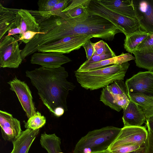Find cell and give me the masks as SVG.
<instances>
[{
	"label": "cell",
	"mask_w": 153,
	"mask_h": 153,
	"mask_svg": "<svg viewBox=\"0 0 153 153\" xmlns=\"http://www.w3.org/2000/svg\"><path fill=\"white\" fill-rule=\"evenodd\" d=\"M26 76L30 79L33 86L43 104L54 114L58 108L68 111L67 98L70 91L75 87L66 78L68 73L64 67L47 68L41 67L25 72Z\"/></svg>",
	"instance_id": "6da1fadb"
},
{
	"label": "cell",
	"mask_w": 153,
	"mask_h": 153,
	"mask_svg": "<svg viewBox=\"0 0 153 153\" xmlns=\"http://www.w3.org/2000/svg\"><path fill=\"white\" fill-rule=\"evenodd\" d=\"M129 65L128 62L95 70H76L74 73L82 87L94 90L105 88L116 81L123 80Z\"/></svg>",
	"instance_id": "7a4b0ae2"
},
{
	"label": "cell",
	"mask_w": 153,
	"mask_h": 153,
	"mask_svg": "<svg viewBox=\"0 0 153 153\" xmlns=\"http://www.w3.org/2000/svg\"><path fill=\"white\" fill-rule=\"evenodd\" d=\"M121 128L107 126L89 131L76 144L74 153H90L106 150L116 138Z\"/></svg>",
	"instance_id": "3957f363"
},
{
	"label": "cell",
	"mask_w": 153,
	"mask_h": 153,
	"mask_svg": "<svg viewBox=\"0 0 153 153\" xmlns=\"http://www.w3.org/2000/svg\"><path fill=\"white\" fill-rule=\"evenodd\" d=\"M88 12L105 18L116 26L126 36L142 30L136 18L120 14L105 7L97 0H91L87 8Z\"/></svg>",
	"instance_id": "277c9868"
},
{
	"label": "cell",
	"mask_w": 153,
	"mask_h": 153,
	"mask_svg": "<svg viewBox=\"0 0 153 153\" xmlns=\"http://www.w3.org/2000/svg\"><path fill=\"white\" fill-rule=\"evenodd\" d=\"M22 60L16 39L12 36H6L0 40V68H17Z\"/></svg>",
	"instance_id": "5b68a950"
},
{
	"label": "cell",
	"mask_w": 153,
	"mask_h": 153,
	"mask_svg": "<svg viewBox=\"0 0 153 153\" xmlns=\"http://www.w3.org/2000/svg\"><path fill=\"white\" fill-rule=\"evenodd\" d=\"M148 136V131L144 126L123 127L108 149L110 152L124 145H144Z\"/></svg>",
	"instance_id": "8992f818"
},
{
	"label": "cell",
	"mask_w": 153,
	"mask_h": 153,
	"mask_svg": "<svg viewBox=\"0 0 153 153\" xmlns=\"http://www.w3.org/2000/svg\"><path fill=\"white\" fill-rule=\"evenodd\" d=\"M93 38L88 35H74L65 37L56 41L44 45L37 50L39 52H55L68 53L78 50Z\"/></svg>",
	"instance_id": "52a82bcc"
},
{
	"label": "cell",
	"mask_w": 153,
	"mask_h": 153,
	"mask_svg": "<svg viewBox=\"0 0 153 153\" xmlns=\"http://www.w3.org/2000/svg\"><path fill=\"white\" fill-rule=\"evenodd\" d=\"M7 83L10 86V90L16 94L26 115L29 118L36 112L29 87L25 82L19 79L16 76Z\"/></svg>",
	"instance_id": "ba28073f"
},
{
	"label": "cell",
	"mask_w": 153,
	"mask_h": 153,
	"mask_svg": "<svg viewBox=\"0 0 153 153\" xmlns=\"http://www.w3.org/2000/svg\"><path fill=\"white\" fill-rule=\"evenodd\" d=\"M125 84L127 94L142 93L153 96V71L140 72L127 79Z\"/></svg>",
	"instance_id": "9c48e42d"
},
{
	"label": "cell",
	"mask_w": 153,
	"mask_h": 153,
	"mask_svg": "<svg viewBox=\"0 0 153 153\" xmlns=\"http://www.w3.org/2000/svg\"><path fill=\"white\" fill-rule=\"evenodd\" d=\"M132 3L141 30L153 33V0H132Z\"/></svg>",
	"instance_id": "30bf717a"
},
{
	"label": "cell",
	"mask_w": 153,
	"mask_h": 153,
	"mask_svg": "<svg viewBox=\"0 0 153 153\" xmlns=\"http://www.w3.org/2000/svg\"><path fill=\"white\" fill-rule=\"evenodd\" d=\"M71 60L63 54L55 52L35 53L31 57V63L47 68H56L70 62Z\"/></svg>",
	"instance_id": "8fae6325"
},
{
	"label": "cell",
	"mask_w": 153,
	"mask_h": 153,
	"mask_svg": "<svg viewBox=\"0 0 153 153\" xmlns=\"http://www.w3.org/2000/svg\"><path fill=\"white\" fill-rule=\"evenodd\" d=\"M0 125L2 137L6 141L13 142L22 132L20 121L11 114L1 110L0 111Z\"/></svg>",
	"instance_id": "7c38bea8"
},
{
	"label": "cell",
	"mask_w": 153,
	"mask_h": 153,
	"mask_svg": "<svg viewBox=\"0 0 153 153\" xmlns=\"http://www.w3.org/2000/svg\"><path fill=\"white\" fill-rule=\"evenodd\" d=\"M123 111V127L140 126L146 120V116L141 107L131 100Z\"/></svg>",
	"instance_id": "4fadbf2b"
},
{
	"label": "cell",
	"mask_w": 153,
	"mask_h": 153,
	"mask_svg": "<svg viewBox=\"0 0 153 153\" xmlns=\"http://www.w3.org/2000/svg\"><path fill=\"white\" fill-rule=\"evenodd\" d=\"M39 129L27 128L12 142L13 149L10 153H28L32 143L38 134Z\"/></svg>",
	"instance_id": "5bb4252c"
},
{
	"label": "cell",
	"mask_w": 153,
	"mask_h": 153,
	"mask_svg": "<svg viewBox=\"0 0 153 153\" xmlns=\"http://www.w3.org/2000/svg\"><path fill=\"white\" fill-rule=\"evenodd\" d=\"M19 9L4 7L0 4V39L9 30L16 27V14Z\"/></svg>",
	"instance_id": "9a60e30c"
},
{
	"label": "cell",
	"mask_w": 153,
	"mask_h": 153,
	"mask_svg": "<svg viewBox=\"0 0 153 153\" xmlns=\"http://www.w3.org/2000/svg\"><path fill=\"white\" fill-rule=\"evenodd\" d=\"M100 3L120 14L132 18H136L132 0H97Z\"/></svg>",
	"instance_id": "2e32d148"
},
{
	"label": "cell",
	"mask_w": 153,
	"mask_h": 153,
	"mask_svg": "<svg viewBox=\"0 0 153 153\" xmlns=\"http://www.w3.org/2000/svg\"><path fill=\"white\" fill-rule=\"evenodd\" d=\"M16 27H19L23 34L27 31L39 32V25L35 17L28 11L19 9L16 19Z\"/></svg>",
	"instance_id": "e0dca14e"
},
{
	"label": "cell",
	"mask_w": 153,
	"mask_h": 153,
	"mask_svg": "<svg viewBox=\"0 0 153 153\" xmlns=\"http://www.w3.org/2000/svg\"><path fill=\"white\" fill-rule=\"evenodd\" d=\"M135 59V57L133 56L130 53H122L119 56L100 62L86 65H81L76 70L83 71L95 70L114 64H121Z\"/></svg>",
	"instance_id": "ac0fdd59"
},
{
	"label": "cell",
	"mask_w": 153,
	"mask_h": 153,
	"mask_svg": "<svg viewBox=\"0 0 153 153\" xmlns=\"http://www.w3.org/2000/svg\"><path fill=\"white\" fill-rule=\"evenodd\" d=\"M71 1L62 0L61 1L56 4L49 11L47 12L27 10L35 17L36 22L39 25L43 21L52 16L57 15L63 17H68L65 13L62 12L68 7V4Z\"/></svg>",
	"instance_id": "d6986e66"
},
{
	"label": "cell",
	"mask_w": 153,
	"mask_h": 153,
	"mask_svg": "<svg viewBox=\"0 0 153 153\" xmlns=\"http://www.w3.org/2000/svg\"><path fill=\"white\" fill-rule=\"evenodd\" d=\"M40 143L48 153H59L61 152V139L55 134H48L44 132L41 135Z\"/></svg>",
	"instance_id": "ffe728a7"
},
{
	"label": "cell",
	"mask_w": 153,
	"mask_h": 153,
	"mask_svg": "<svg viewBox=\"0 0 153 153\" xmlns=\"http://www.w3.org/2000/svg\"><path fill=\"white\" fill-rule=\"evenodd\" d=\"M149 34V33L141 30L126 36L124 44V48L128 52L132 53L138 46Z\"/></svg>",
	"instance_id": "44dd1931"
},
{
	"label": "cell",
	"mask_w": 153,
	"mask_h": 153,
	"mask_svg": "<svg viewBox=\"0 0 153 153\" xmlns=\"http://www.w3.org/2000/svg\"><path fill=\"white\" fill-rule=\"evenodd\" d=\"M124 95H114L109 92L105 87L103 88L101 91L100 100L112 109L119 112L122 109L120 105Z\"/></svg>",
	"instance_id": "7402d4cb"
},
{
	"label": "cell",
	"mask_w": 153,
	"mask_h": 153,
	"mask_svg": "<svg viewBox=\"0 0 153 153\" xmlns=\"http://www.w3.org/2000/svg\"><path fill=\"white\" fill-rule=\"evenodd\" d=\"M132 53L135 56V62L137 67L153 71V53L144 54L136 51Z\"/></svg>",
	"instance_id": "603a6c76"
},
{
	"label": "cell",
	"mask_w": 153,
	"mask_h": 153,
	"mask_svg": "<svg viewBox=\"0 0 153 153\" xmlns=\"http://www.w3.org/2000/svg\"><path fill=\"white\" fill-rule=\"evenodd\" d=\"M130 100L142 108L150 106L153 102V96L140 93L127 94Z\"/></svg>",
	"instance_id": "cb8c5ba5"
},
{
	"label": "cell",
	"mask_w": 153,
	"mask_h": 153,
	"mask_svg": "<svg viewBox=\"0 0 153 153\" xmlns=\"http://www.w3.org/2000/svg\"><path fill=\"white\" fill-rule=\"evenodd\" d=\"M46 122L45 117L38 111L29 118L27 122H25L24 126L26 128L35 130L42 127Z\"/></svg>",
	"instance_id": "d4e9b609"
},
{
	"label": "cell",
	"mask_w": 153,
	"mask_h": 153,
	"mask_svg": "<svg viewBox=\"0 0 153 153\" xmlns=\"http://www.w3.org/2000/svg\"><path fill=\"white\" fill-rule=\"evenodd\" d=\"M149 33L134 51L144 54L153 53V33Z\"/></svg>",
	"instance_id": "484cf974"
},
{
	"label": "cell",
	"mask_w": 153,
	"mask_h": 153,
	"mask_svg": "<svg viewBox=\"0 0 153 153\" xmlns=\"http://www.w3.org/2000/svg\"><path fill=\"white\" fill-rule=\"evenodd\" d=\"M106 88L114 95L127 94L126 86L123 80L116 81Z\"/></svg>",
	"instance_id": "4316f807"
},
{
	"label": "cell",
	"mask_w": 153,
	"mask_h": 153,
	"mask_svg": "<svg viewBox=\"0 0 153 153\" xmlns=\"http://www.w3.org/2000/svg\"><path fill=\"white\" fill-rule=\"evenodd\" d=\"M116 56L114 52L111 49L106 53L100 55L93 56L89 60H87L82 65H86L110 59Z\"/></svg>",
	"instance_id": "83f0119b"
},
{
	"label": "cell",
	"mask_w": 153,
	"mask_h": 153,
	"mask_svg": "<svg viewBox=\"0 0 153 153\" xmlns=\"http://www.w3.org/2000/svg\"><path fill=\"white\" fill-rule=\"evenodd\" d=\"M62 0H40L37 2L38 11L42 12L49 11L56 4Z\"/></svg>",
	"instance_id": "f1b7e54d"
},
{
	"label": "cell",
	"mask_w": 153,
	"mask_h": 153,
	"mask_svg": "<svg viewBox=\"0 0 153 153\" xmlns=\"http://www.w3.org/2000/svg\"><path fill=\"white\" fill-rule=\"evenodd\" d=\"M89 5H82L74 7L65 13L69 17L74 18L77 17L87 11V8Z\"/></svg>",
	"instance_id": "f546056e"
},
{
	"label": "cell",
	"mask_w": 153,
	"mask_h": 153,
	"mask_svg": "<svg viewBox=\"0 0 153 153\" xmlns=\"http://www.w3.org/2000/svg\"><path fill=\"white\" fill-rule=\"evenodd\" d=\"M94 55L103 54L111 49L107 43L102 40L94 43Z\"/></svg>",
	"instance_id": "4dcf8cb0"
},
{
	"label": "cell",
	"mask_w": 153,
	"mask_h": 153,
	"mask_svg": "<svg viewBox=\"0 0 153 153\" xmlns=\"http://www.w3.org/2000/svg\"><path fill=\"white\" fill-rule=\"evenodd\" d=\"M143 146L137 145H124L115 149L111 152V153H128L137 150Z\"/></svg>",
	"instance_id": "1f68e13d"
},
{
	"label": "cell",
	"mask_w": 153,
	"mask_h": 153,
	"mask_svg": "<svg viewBox=\"0 0 153 153\" xmlns=\"http://www.w3.org/2000/svg\"><path fill=\"white\" fill-rule=\"evenodd\" d=\"M43 32H35L31 31H27L23 33L21 36H19L17 40L18 42L21 41L25 44H27L30 42L38 33H43Z\"/></svg>",
	"instance_id": "d6a6232c"
},
{
	"label": "cell",
	"mask_w": 153,
	"mask_h": 153,
	"mask_svg": "<svg viewBox=\"0 0 153 153\" xmlns=\"http://www.w3.org/2000/svg\"><path fill=\"white\" fill-rule=\"evenodd\" d=\"M148 136L144 144V153H153V132L147 127Z\"/></svg>",
	"instance_id": "836d02e7"
},
{
	"label": "cell",
	"mask_w": 153,
	"mask_h": 153,
	"mask_svg": "<svg viewBox=\"0 0 153 153\" xmlns=\"http://www.w3.org/2000/svg\"><path fill=\"white\" fill-rule=\"evenodd\" d=\"M94 43H92L90 39L87 41L83 45L86 55L87 60L90 59L94 55Z\"/></svg>",
	"instance_id": "e575fe53"
},
{
	"label": "cell",
	"mask_w": 153,
	"mask_h": 153,
	"mask_svg": "<svg viewBox=\"0 0 153 153\" xmlns=\"http://www.w3.org/2000/svg\"><path fill=\"white\" fill-rule=\"evenodd\" d=\"M91 0H74L71 3L63 10L62 12H65L69 10L76 6L89 5Z\"/></svg>",
	"instance_id": "d590c367"
},
{
	"label": "cell",
	"mask_w": 153,
	"mask_h": 153,
	"mask_svg": "<svg viewBox=\"0 0 153 153\" xmlns=\"http://www.w3.org/2000/svg\"><path fill=\"white\" fill-rule=\"evenodd\" d=\"M141 108L145 113L146 118L153 115V102L148 107L146 108Z\"/></svg>",
	"instance_id": "8d00e7d4"
},
{
	"label": "cell",
	"mask_w": 153,
	"mask_h": 153,
	"mask_svg": "<svg viewBox=\"0 0 153 153\" xmlns=\"http://www.w3.org/2000/svg\"><path fill=\"white\" fill-rule=\"evenodd\" d=\"M16 34H19V36H20L23 34V33L21 29L19 27H16L11 29L8 31L7 36H11Z\"/></svg>",
	"instance_id": "74e56055"
},
{
	"label": "cell",
	"mask_w": 153,
	"mask_h": 153,
	"mask_svg": "<svg viewBox=\"0 0 153 153\" xmlns=\"http://www.w3.org/2000/svg\"><path fill=\"white\" fill-rule=\"evenodd\" d=\"M146 125L153 132V115L146 118Z\"/></svg>",
	"instance_id": "f35d334b"
},
{
	"label": "cell",
	"mask_w": 153,
	"mask_h": 153,
	"mask_svg": "<svg viewBox=\"0 0 153 153\" xmlns=\"http://www.w3.org/2000/svg\"><path fill=\"white\" fill-rule=\"evenodd\" d=\"M65 111L63 108H58L55 110L54 115L56 117H59L63 114Z\"/></svg>",
	"instance_id": "ab89813d"
},
{
	"label": "cell",
	"mask_w": 153,
	"mask_h": 153,
	"mask_svg": "<svg viewBox=\"0 0 153 153\" xmlns=\"http://www.w3.org/2000/svg\"><path fill=\"white\" fill-rule=\"evenodd\" d=\"M144 152L145 147L144 145V146H142L139 149L137 150L128 153H144Z\"/></svg>",
	"instance_id": "60d3db41"
},
{
	"label": "cell",
	"mask_w": 153,
	"mask_h": 153,
	"mask_svg": "<svg viewBox=\"0 0 153 153\" xmlns=\"http://www.w3.org/2000/svg\"><path fill=\"white\" fill-rule=\"evenodd\" d=\"M90 153H111L108 149H107L106 150L103 151L94 152H91Z\"/></svg>",
	"instance_id": "b9f144b4"
},
{
	"label": "cell",
	"mask_w": 153,
	"mask_h": 153,
	"mask_svg": "<svg viewBox=\"0 0 153 153\" xmlns=\"http://www.w3.org/2000/svg\"><path fill=\"white\" fill-rule=\"evenodd\" d=\"M59 153H63V152H59Z\"/></svg>",
	"instance_id": "7bdbcfd3"
}]
</instances>
